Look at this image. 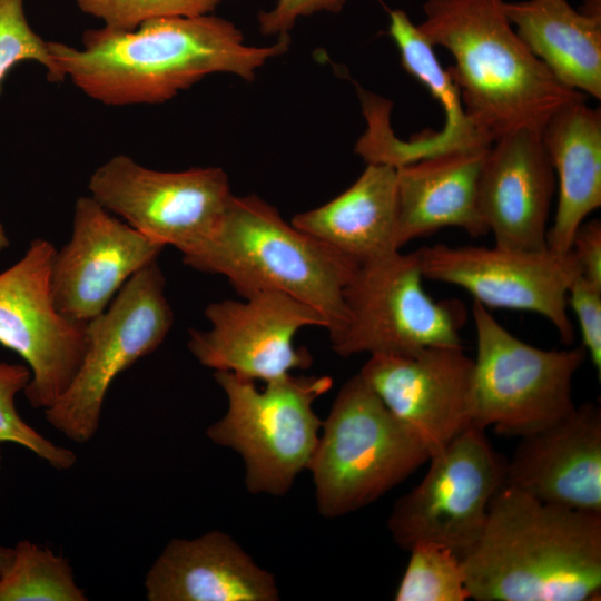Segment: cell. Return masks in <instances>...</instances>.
<instances>
[{
	"label": "cell",
	"instance_id": "1",
	"mask_svg": "<svg viewBox=\"0 0 601 601\" xmlns=\"http://www.w3.org/2000/svg\"><path fill=\"white\" fill-rule=\"evenodd\" d=\"M48 43L63 79L86 96L107 106H131L166 102L213 73L252 81L289 49L290 37L249 46L231 21L207 13L155 18L128 31L88 29L81 47Z\"/></svg>",
	"mask_w": 601,
	"mask_h": 601
},
{
	"label": "cell",
	"instance_id": "2",
	"mask_svg": "<svg viewBox=\"0 0 601 601\" xmlns=\"http://www.w3.org/2000/svg\"><path fill=\"white\" fill-rule=\"evenodd\" d=\"M462 562L476 601L600 600L601 515L504 485Z\"/></svg>",
	"mask_w": 601,
	"mask_h": 601
},
{
	"label": "cell",
	"instance_id": "3",
	"mask_svg": "<svg viewBox=\"0 0 601 601\" xmlns=\"http://www.w3.org/2000/svg\"><path fill=\"white\" fill-rule=\"evenodd\" d=\"M417 24L432 46L454 58L447 71L465 114L492 142L539 128L587 96L559 81L511 24L503 0H426Z\"/></svg>",
	"mask_w": 601,
	"mask_h": 601
},
{
	"label": "cell",
	"instance_id": "4",
	"mask_svg": "<svg viewBox=\"0 0 601 601\" xmlns=\"http://www.w3.org/2000/svg\"><path fill=\"white\" fill-rule=\"evenodd\" d=\"M183 260L224 276L243 298L273 292L306 304L329 336L345 324L344 290L359 264L287 223L256 195H233L216 231Z\"/></svg>",
	"mask_w": 601,
	"mask_h": 601
},
{
	"label": "cell",
	"instance_id": "5",
	"mask_svg": "<svg viewBox=\"0 0 601 601\" xmlns=\"http://www.w3.org/2000/svg\"><path fill=\"white\" fill-rule=\"evenodd\" d=\"M321 431L307 470L324 518L371 504L428 460L359 374L341 387Z\"/></svg>",
	"mask_w": 601,
	"mask_h": 601
},
{
	"label": "cell",
	"instance_id": "6",
	"mask_svg": "<svg viewBox=\"0 0 601 601\" xmlns=\"http://www.w3.org/2000/svg\"><path fill=\"white\" fill-rule=\"evenodd\" d=\"M214 378L227 410L208 426V439L242 456L250 493L286 494L315 452L322 421L313 404L332 388V377L288 374L263 391L230 372L215 371Z\"/></svg>",
	"mask_w": 601,
	"mask_h": 601
},
{
	"label": "cell",
	"instance_id": "7",
	"mask_svg": "<svg viewBox=\"0 0 601 601\" xmlns=\"http://www.w3.org/2000/svg\"><path fill=\"white\" fill-rule=\"evenodd\" d=\"M423 279L416 250H396L358 264L344 290L345 324L329 336L333 351L349 357L414 355L430 347L462 346L464 304L432 298Z\"/></svg>",
	"mask_w": 601,
	"mask_h": 601
},
{
	"label": "cell",
	"instance_id": "8",
	"mask_svg": "<svg viewBox=\"0 0 601 601\" xmlns=\"http://www.w3.org/2000/svg\"><path fill=\"white\" fill-rule=\"evenodd\" d=\"M476 333L474 421L484 430L522 437L570 413L573 378L587 358L583 346L542 349L502 326L489 308L473 300Z\"/></svg>",
	"mask_w": 601,
	"mask_h": 601
},
{
	"label": "cell",
	"instance_id": "9",
	"mask_svg": "<svg viewBox=\"0 0 601 601\" xmlns=\"http://www.w3.org/2000/svg\"><path fill=\"white\" fill-rule=\"evenodd\" d=\"M173 322L165 277L154 262L136 273L109 306L86 324L82 362L66 391L45 410L47 422L75 442L92 439L114 380L156 351Z\"/></svg>",
	"mask_w": 601,
	"mask_h": 601
},
{
	"label": "cell",
	"instance_id": "10",
	"mask_svg": "<svg viewBox=\"0 0 601 601\" xmlns=\"http://www.w3.org/2000/svg\"><path fill=\"white\" fill-rule=\"evenodd\" d=\"M427 461L422 481L394 503L388 531L403 550L432 542L463 559L481 535L493 497L505 485L506 460L484 430L472 426Z\"/></svg>",
	"mask_w": 601,
	"mask_h": 601
},
{
	"label": "cell",
	"instance_id": "11",
	"mask_svg": "<svg viewBox=\"0 0 601 601\" xmlns=\"http://www.w3.org/2000/svg\"><path fill=\"white\" fill-rule=\"evenodd\" d=\"M88 189L108 211L183 256L216 231L233 197L228 176L219 167L160 171L126 155L99 166Z\"/></svg>",
	"mask_w": 601,
	"mask_h": 601
},
{
	"label": "cell",
	"instance_id": "12",
	"mask_svg": "<svg viewBox=\"0 0 601 601\" xmlns=\"http://www.w3.org/2000/svg\"><path fill=\"white\" fill-rule=\"evenodd\" d=\"M53 244L33 239L23 256L0 273V344L30 370L24 388L33 408L46 410L66 391L87 349L86 324L61 315L51 292Z\"/></svg>",
	"mask_w": 601,
	"mask_h": 601
},
{
	"label": "cell",
	"instance_id": "13",
	"mask_svg": "<svg viewBox=\"0 0 601 601\" xmlns=\"http://www.w3.org/2000/svg\"><path fill=\"white\" fill-rule=\"evenodd\" d=\"M416 252L424 278L459 286L486 308L536 313L572 344L566 295L581 272L571 250L434 244Z\"/></svg>",
	"mask_w": 601,
	"mask_h": 601
},
{
	"label": "cell",
	"instance_id": "14",
	"mask_svg": "<svg viewBox=\"0 0 601 601\" xmlns=\"http://www.w3.org/2000/svg\"><path fill=\"white\" fill-rule=\"evenodd\" d=\"M245 300L209 304L208 331L190 329L188 349L204 366L265 383L306 370L312 356L294 338L307 326L326 327L323 317L287 295L265 292Z\"/></svg>",
	"mask_w": 601,
	"mask_h": 601
},
{
	"label": "cell",
	"instance_id": "15",
	"mask_svg": "<svg viewBox=\"0 0 601 601\" xmlns=\"http://www.w3.org/2000/svg\"><path fill=\"white\" fill-rule=\"evenodd\" d=\"M358 374L428 457L473 426L474 361L463 346L370 355Z\"/></svg>",
	"mask_w": 601,
	"mask_h": 601
},
{
	"label": "cell",
	"instance_id": "16",
	"mask_svg": "<svg viewBox=\"0 0 601 601\" xmlns=\"http://www.w3.org/2000/svg\"><path fill=\"white\" fill-rule=\"evenodd\" d=\"M165 246L139 233L96 201L77 199L69 242L56 250L51 292L58 312L87 324L100 315L122 286L156 262Z\"/></svg>",
	"mask_w": 601,
	"mask_h": 601
},
{
	"label": "cell",
	"instance_id": "17",
	"mask_svg": "<svg viewBox=\"0 0 601 601\" xmlns=\"http://www.w3.org/2000/svg\"><path fill=\"white\" fill-rule=\"evenodd\" d=\"M519 439L506 460L505 485L543 503L601 515L599 405H575L551 425Z\"/></svg>",
	"mask_w": 601,
	"mask_h": 601
},
{
	"label": "cell",
	"instance_id": "18",
	"mask_svg": "<svg viewBox=\"0 0 601 601\" xmlns=\"http://www.w3.org/2000/svg\"><path fill=\"white\" fill-rule=\"evenodd\" d=\"M539 128L508 132L489 148L479 183V205L495 246L548 247L555 174Z\"/></svg>",
	"mask_w": 601,
	"mask_h": 601
},
{
	"label": "cell",
	"instance_id": "19",
	"mask_svg": "<svg viewBox=\"0 0 601 601\" xmlns=\"http://www.w3.org/2000/svg\"><path fill=\"white\" fill-rule=\"evenodd\" d=\"M148 601H276L273 573L227 533L170 540L145 579Z\"/></svg>",
	"mask_w": 601,
	"mask_h": 601
},
{
	"label": "cell",
	"instance_id": "20",
	"mask_svg": "<svg viewBox=\"0 0 601 601\" xmlns=\"http://www.w3.org/2000/svg\"><path fill=\"white\" fill-rule=\"evenodd\" d=\"M490 146L460 148L396 168L398 249L446 227L473 237L489 233L479 183Z\"/></svg>",
	"mask_w": 601,
	"mask_h": 601
},
{
	"label": "cell",
	"instance_id": "21",
	"mask_svg": "<svg viewBox=\"0 0 601 601\" xmlns=\"http://www.w3.org/2000/svg\"><path fill=\"white\" fill-rule=\"evenodd\" d=\"M585 100L560 108L541 130L559 186L548 247L560 253L570 250L579 226L601 206V112Z\"/></svg>",
	"mask_w": 601,
	"mask_h": 601
},
{
	"label": "cell",
	"instance_id": "22",
	"mask_svg": "<svg viewBox=\"0 0 601 601\" xmlns=\"http://www.w3.org/2000/svg\"><path fill=\"white\" fill-rule=\"evenodd\" d=\"M396 220V168L367 164L346 190L290 223L361 264L401 250Z\"/></svg>",
	"mask_w": 601,
	"mask_h": 601
},
{
	"label": "cell",
	"instance_id": "23",
	"mask_svg": "<svg viewBox=\"0 0 601 601\" xmlns=\"http://www.w3.org/2000/svg\"><path fill=\"white\" fill-rule=\"evenodd\" d=\"M516 33L569 88L601 98V16L579 12L566 0L504 2Z\"/></svg>",
	"mask_w": 601,
	"mask_h": 601
},
{
	"label": "cell",
	"instance_id": "24",
	"mask_svg": "<svg viewBox=\"0 0 601 601\" xmlns=\"http://www.w3.org/2000/svg\"><path fill=\"white\" fill-rule=\"evenodd\" d=\"M388 17V33L398 49L403 68L440 102L445 115L442 130L405 141L406 158L416 161L460 148L492 145L465 114L456 83L441 66L434 46L417 24L401 9L391 10Z\"/></svg>",
	"mask_w": 601,
	"mask_h": 601
},
{
	"label": "cell",
	"instance_id": "25",
	"mask_svg": "<svg viewBox=\"0 0 601 601\" xmlns=\"http://www.w3.org/2000/svg\"><path fill=\"white\" fill-rule=\"evenodd\" d=\"M69 561L28 540L12 548L9 566L0 574V601H86Z\"/></svg>",
	"mask_w": 601,
	"mask_h": 601
},
{
	"label": "cell",
	"instance_id": "26",
	"mask_svg": "<svg viewBox=\"0 0 601 601\" xmlns=\"http://www.w3.org/2000/svg\"><path fill=\"white\" fill-rule=\"evenodd\" d=\"M410 559L394 594L396 601H465L470 599L463 562L451 549L422 542Z\"/></svg>",
	"mask_w": 601,
	"mask_h": 601
},
{
	"label": "cell",
	"instance_id": "27",
	"mask_svg": "<svg viewBox=\"0 0 601 601\" xmlns=\"http://www.w3.org/2000/svg\"><path fill=\"white\" fill-rule=\"evenodd\" d=\"M30 378L31 373L27 365L0 361V443L11 442L21 445L52 467L66 471L77 462L75 452L47 440L17 411L16 396L24 391Z\"/></svg>",
	"mask_w": 601,
	"mask_h": 601
},
{
	"label": "cell",
	"instance_id": "28",
	"mask_svg": "<svg viewBox=\"0 0 601 601\" xmlns=\"http://www.w3.org/2000/svg\"><path fill=\"white\" fill-rule=\"evenodd\" d=\"M20 61L40 63L50 82L65 80L48 41L29 24L24 0H0V91L7 73Z\"/></svg>",
	"mask_w": 601,
	"mask_h": 601
},
{
	"label": "cell",
	"instance_id": "29",
	"mask_svg": "<svg viewBox=\"0 0 601 601\" xmlns=\"http://www.w3.org/2000/svg\"><path fill=\"white\" fill-rule=\"evenodd\" d=\"M79 9L112 30H134L162 17L207 14L221 0H75Z\"/></svg>",
	"mask_w": 601,
	"mask_h": 601
},
{
	"label": "cell",
	"instance_id": "30",
	"mask_svg": "<svg viewBox=\"0 0 601 601\" xmlns=\"http://www.w3.org/2000/svg\"><path fill=\"white\" fill-rule=\"evenodd\" d=\"M568 308L574 313L582 337V346L601 380V286L581 275L570 285Z\"/></svg>",
	"mask_w": 601,
	"mask_h": 601
},
{
	"label": "cell",
	"instance_id": "31",
	"mask_svg": "<svg viewBox=\"0 0 601 601\" xmlns=\"http://www.w3.org/2000/svg\"><path fill=\"white\" fill-rule=\"evenodd\" d=\"M347 0H277L275 7L258 13L262 35L280 36L294 27L299 18L317 12H339Z\"/></svg>",
	"mask_w": 601,
	"mask_h": 601
},
{
	"label": "cell",
	"instance_id": "32",
	"mask_svg": "<svg viewBox=\"0 0 601 601\" xmlns=\"http://www.w3.org/2000/svg\"><path fill=\"white\" fill-rule=\"evenodd\" d=\"M570 250L580 267L581 276L601 286V221H583L577 229Z\"/></svg>",
	"mask_w": 601,
	"mask_h": 601
},
{
	"label": "cell",
	"instance_id": "33",
	"mask_svg": "<svg viewBox=\"0 0 601 601\" xmlns=\"http://www.w3.org/2000/svg\"><path fill=\"white\" fill-rule=\"evenodd\" d=\"M12 549L0 546V574L9 566Z\"/></svg>",
	"mask_w": 601,
	"mask_h": 601
},
{
	"label": "cell",
	"instance_id": "34",
	"mask_svg": "<svg viewBox=\"0 0 601 601\" xmlns=\"http://www.w3.org/2000/svg\"><path fill=\"white\" fill-rule=\"evenodd\" d=\"M9 246V238L6 234L3 226L0 224V250L6 249Z\"/></svg>",
	"mask_w": 601,
	"mask_h": 601
},
{
	"label": "cell",
	"instance_id": "35",
	"mask_svg": "<svg viewBox=\"0 0 601 601\" xmlns=\"http://www.w3.org/2000/svg\"><path fill=\"white\" fill-rule=\"evenodd\" d=\"M223 1V0H221Z\"/></svg>",
	"mask_w": 601,
	"mask_h": 601
}]
</instances>
